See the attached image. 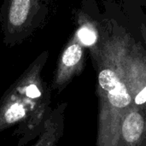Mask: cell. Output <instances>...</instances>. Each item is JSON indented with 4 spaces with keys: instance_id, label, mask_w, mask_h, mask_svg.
I'll return each mask as SVG.
<instances>
[{
    "instance_id": "6da1fadb",
    "label": "cell",
    "mask_w": 146,
    "mask_h": 146,
    "mask_svg": "<svg viewBox=\"0 0 146 146\" xmlns=\"http://www.w3.org/2000/svg\"><path fill=\"white\" fill-rule=\"evenodd\" d=\"M131 37L123 32L104 35L101 52L93 60L98 100L96 146H122V121L132 107L124 75V59Z\"/></svg>"
},
{
    "instance_id": "ba28073f",
    "label": "cell",
    "mask_w": 146,
    "mask_h": 146,
    "mask_svg": "<svg viewBox=\"0 0 146 146\" xmlns=\"http://www.w3.org/2000/svg\"><path fill=\"white\" fill-rule=\"evenodd\" d=\"M68 103L63 102L52 109L38 140L32 146H57L64 133L65 112Z\"/></svg>"
},
{
    "instance_id": "277c9868",
    "label": "cell",
    "mask_w": 146,
    "mask_h": 146,
    "mask_svg": "<svg viewBox=\"0 0 146 146\" xmlns=\"http://www.w3.org/2000/svg\"><path fill=\"white\" fill-rule=\"evenodd\" d=\"M124 75L134 108H146V50L131 37L124 59Z\"/></svg>"
},
{
    "instance_id": "30bf717a",
    "label": "cell",
    "mask_w": 146,
    "mask_h": 146,
    "mask_svg": "<svg viewBox=\"0 0 146 146\" xmlns=\"http://www.w3.org/2000/svg\"><path fill=\"white\" fill-rule=\"evenodd\" d=\"M134 1H137V2H146V0H134Z\"/></svg>"
},
{
    "instance_id": "9c48e42d",
    "label": "cell",
    "mask_w": 146,
    "mask_h": 146,
    "mask_svg": "<svg viewBox=\"0 0 146 146\" xmlns=\"http://www.w3.org/2000/svg\"><path fill=\"white\" fill-rule=\"evenodd\" d=\"M139 31L141 33V36L143 39L145 40V43L146 44V22H143L139 27Z\"/></svg>"
},
{
    "instance_id": "7a4b0ae2",
    "label": "cell",
    "mask_w": 146,
    "mask_h": 146,
    "mask_svg": "<svg viewBox=\"0 0 146 146\" xmlns=\"http://www.w3.org/2000/svg\"><path fill=\"white\" fill-rule=\"evenodd\" d=\"M48 56L39 54L0 98V133L15 127L18 146L39 136L52 110V90L42 76Z\"/></svg>"
},
{
    "instance_id": "5b68a950",
    "label": "cell",
    "mask_w": 146,
    "mask_h": 146,
    "mask_svg": "<svg viewBox=\"0 0 146 146\" xmlns=\"http://www.w3.org/2000/svg\"><path fill=\"white\" fill-rule=\"evenodd\" d=\"M86 66V48L80 44L75 33L70 38L62 50L56 64L50 85L51 90L61 93L79 76Z\"/></svg>"
},
{
    "instance_id": "52a82bcc",
    "label": "cell",
    "mask_w": 146,
    "mask_h": 146,
    "mask_svg": "<svg viewBox=\"0 0 146 146\" xmlns=\"http://www.w3.org/2000/svg\"><path fill=\"white\" fill-rule=\"evenodd\" d=\"M77 24L74 33L80 44L90 50L93 61L101 52L104 35L100 33L97 22L82 11L77 14Z\"/></svg>"
},
{
    "instance_id": "3957f363",
    "label": "cell",
    "mask_w": 146,
    "mask_h": 146,
    "mask_svg": "<svg viewBox=\"0 0 146 146\" xmlns=\"http://www.w3.org/2000/svg\"><path fill=\"white\" fill-rule=\"evenodd\" d=\"M49 0H3L0 25L3 43L15 46L27 39L45 21Z\"/></svg>"
},
{
    "instance_id": "8992f818",
    "label": "cell",
    "mask_w": 146,
    "mask_h": 146,
    "mask_svg": "<svg viewBox=\"0 0 146 146\" xmlns=\"http://www.w3.org/2000/svg\"><path fill=\"white\" fill-rule=\"evenodd\" d=\"M122 146H146V108L131 107L121 126Z\"/></svg>"
}]
</instances>
